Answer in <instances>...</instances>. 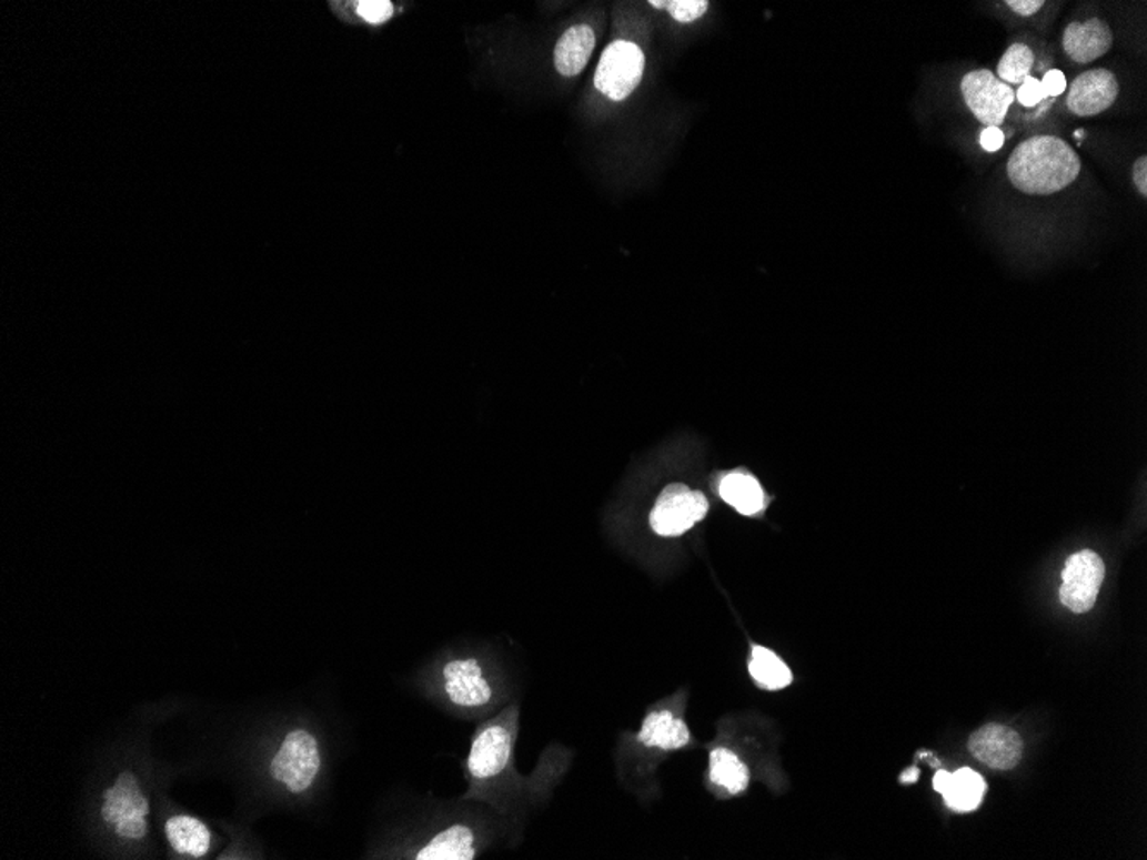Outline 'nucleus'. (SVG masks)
Masks as SVG:
<instances>
[{"label": "nucleus", "instance_id": "4be33fe9", "mask_svg": "<svg viewBox=\"0 0 1147 860\" xmlns=\"http://www.w3.org/2000/svg\"><path fill=\"white\" fill-rule=\"evenodd\" d=\"M708 6L706 0H672L667 4V11L678 23H693L708 11Z\"/></svg>", "mask_w": 1147, "mask_h": 860}, {"label": "nucleus", "instance_id": "f257e3e1", "mask_svg": "<svg viewBox=\"0 0 1147 860\" xmlns=\"http://www.w3.org/2000/svg\"><path fill=\"white\" fill-rule=\"evenodd\" d=\"M1080 169L1083 163L1070 144L1049 134L1023 141L1007 162L1012 186L1030 196L1060 193L1079 178Z\"/></svg>", "mask_w": 1147, "mask_h": 860}, {"label": "nucleus", "instance_id": "9b49d317", "mask_svg": "<svg viewBox=\"0 0 1147 860\" xmlns=\"http://www.w3.org/2000/svg\"><path fill=\"white\" fill-rule=\"evenodd\" d=\"M969 749L980 762L995 770H1012L1023 758L1019 733L1004 725H985L973 733Z\"/></svg>", "mask_w": 1147, "mask_h": 860}, {"label": "nucleus", "instance_id": "cd10ccee", "mask_svg": "<svg viewBox=\"0 0 1147 860\" xmlns=\"http://www.w3.org/2000/svg\"><path fill=\"white\" fill-rule=\"evenodd\" d=\"M1134 184H1136L1137 191L1140 196H1147V156L1143 155L1136 160L1133 169Z\"/></svg>", "mask_w": 1147, "mask_h": 860}, {"label": "nucleus", "instance_id": "7ed1b4c3", "mask_svg": "<svg viewBox=\"0 0 1147 860\" xmlns=\"http://www.w3.org/2000/svg\"><path fill=\"white\" fill-rule=\"evenodd\" d=\"M150 803L141 792L137 777L131 771L119 775L114 787L103 793V821L114 824L115 833L125 840H141L147 837V816Z\"/></svg>", "mask_w": 1147, "mask_h": 860}, {"label": "nucleus", "instance_id": "6e6552de", "mask_svg": "<svg viewBox=\"0 0 1147 860\" xmlns=\"http://www.w3.org/2000/svg\"><path fill=\"white\" fill-rule=\"evenodd\" d=\"M1118 93L1120 87L1114 72L1099 68L1083 72L1071 81L1065 102L1077 118H1095L1117 102Z\"/></svg>", "mask_w": 1147, "mask_h": 860}, {"label": "nucleus", "instance_id": "c85d7f7f", "mask_svg": "<svg viewBox=\"0 0 1147 860\" xmlns=\"http://www.w3.org/2000/svg\"><path fill=\"white\" fill-rule=\"evenodd\" d=\"M948 780H950V773H948V771H938V773L935 775V780H933L936 792L943 793V790L947 789Z\"/></svg>", "mask_w": 1147, "mask_h": 860}, {"label": "nucleus", "instance_id": "0eeeda50", "mask_svg": "<svg viewBox=\"0 0 1147 860\" xmlns=\"http://www.w3.org/2000/svg\"><path fill=\"white\" fill-rule=\"evenodd\" d=\"M1105 579V564L1095 552L1071 555L1062 574L1060 599L1068 610L1086 614L1095 607Z\"/></svg>", "mask_w": 1147, "mask_h": 860}, {"label": "nucleus", "instance_id": "f03ea898", "mask_svg": "<svg viewBox=\"0 0 1147 860\" xmlns=\"http://www.w3.org/2000/svg\"><path fill=\"white\" fill-rule=\"evenodd\" d=\"M322 768L319 742L306 730H294L285 737L270 765V773L292 793H303L313 785Z\"/></svg>", "mask_w": 1147, "mask_h": 860}, {"label": "nucleus", "instance_id": "393cba45", "mask_svg": "<svg viewBox=\"0 0 1147 860\" xmlns=\"http://www.w3.org/2000/svg\"><path fill=\"white\" fill-rule=\"evenodd\" d=\"M1042 90L1045 99L1062 95L1067 90V80H1065L1064 72L1058 71V69H1052V71L1046 72L1042 80Z\"/></svg>", "mask_w": 1147, "mask_h": 860}, {"label": "nucleus", "instance_id": "5701e85b", "mask_svg": "<svg viewBox=\"0 0 1147 860\" xmlns=\"http://www.w3.org/2000/svg\"><path fill=\"white\" fill-rule=\"evenodd\" d=\"M358 14L372 24H382L391 20L394 6L389 0H363L358 4Z\"/></svg>", "mask_w": 1147, "mask_h": 860}, {"label": "nucleus", "instance_id": "20e7f679", "mask_svg": "<svg viewBox=\"0 0 1147 860\" xmlns=\"http://www.w3.org/2000/svg\"><path fill=\"white\" fill-rule=\"evenodd\" d=\"M708 508V500L703 493L675 483L663 489L656 498L650 514V526L658 536H681L694 524L705 519Z\"/></svg>", "mask_w": 1147, "mask_h": 860}, {"label": "nucleus", "instance_id": "bb28decb", "mask_svg": "<svg viewBox=\"0 0 1147 860\" xmlns=\"http://www.w3.org/2000/svg\"><path fill=\"white\" fill-rule=\"evenodd\" d=\"M1008 8L1015 12V14L1023 16V18H1029V16L1036 14L1042 11L1045 2L1043 0H1008Z\"/></svg>", "mask_w": 1147, "mask_h": 860}, {"label": "nucleus", "instance_id": "a211bd4d", "mask_svg": "<svg viewBox=\"0 0 1147 860\" xmlns=\"http://www.w3.org/2000/svg\"><path fill=\"white\" fill-rule=\"evenodd\" d=\"M710 780L720 789L737 796L749 785V770L731 749L716 747L710 755Z\"/></svg>", "mask_w": 1147, "mask_h": 860}, {"label": "nucleus", "instance_id": "9d476101", "mask_svg": "<svg viewBox=\"0 0 1147 860\" xmlns=\"http://www.w3.org/2000/svg\"><path fill=\"white\" fill-rule=\"evenodd\" d=\"M443 690L461 708H481L492 701L493 690L483 677L480 661L459 658L445 664L442 670Z\"/></svg>", "mask_w": 1147, "mask_h": 860}, {"label": "nucleus", "instance_id": "39448f33", "mask_svg": "<svg viewBox=\"0 0 1147 860\" xmlns=\"http://www.w3.org/2000/svg\"><path fill=\"white\" fill-rule=\"evenodd\" d=\"M644 53L636 43L617 40L602 53L595 72V87L610 100L627 99L643 80Z\"/></svg>", "mask_w": 1147, "mask_h": 860}, {"label": "nucleus", "instance_id": "4468645a", "mask_svg": "<svg viewBox=\"0 0 1147 860\" xmlns=\"http://www.w3.org/2000/svg\"><path fill=\"white\" fill-rule=\"evenodd\" d=\"M595 50V33L587 24L569 28L555 47V68L564 77H577Z\"/></svg>", "mask_w": 1147, "mask_h": 860}, {"label": "nucleus", "instance_id": "7c9ffc66", "mask_svg": "<svg viewBox=\"0 0 1147 860\" xmlns=\"http://www.w3.org/2000/svg\"><path fill=\"white\" fill-rule=\"evenodd\" d=\"M667 4L668 2H656V0H652V2H650V6H653L655 9H667Z\"/></svg>", "mask_w": 1147, "mask_h": 860}, {"label": "nucleus", "instance_id": "f3484780", "mask_svg": "<svg viewBox=\"0 0 1147 860\" xmlns=\"http://www.w3.org/2000/svg\"><path fill=\"white\" fill-rule=\"evenodd\" d=\"M165 834L175 852L194 859L207 856L212 841L209 828L191 816H174L169 819L165 822Z\"/></svg>", "mask_w": 1147, "mask_h": 860}, {"label": "nucleus", "instance_id": "a878e982", "mask_svg": "<svg viewBox=\"0 0 1147 860\" xmlns=\"http://www.w3.org/2000/svg\"><path fill=\"white\" fill-rule=\"evenodd\" d=\"M979 143L986 152H998L1005 143L1004 131L1000 128H985L980 133Z\"/></svg>", "mask_w": 1147, "mask_h": 860}, {"label": "nucleus", "instance_id": "ddd939ff", "mask_svg": "<svg viewBox=\"0 0 1147 860\" xmlns=\"http://www.w3.org/2000/svg\"><path fill=\"white\" fill-rule=\"evenodd\" d=\"M637 739L646 747H658L663 750H675L686 747L691 740L686 721L675 717L668 709L653 711L644 718Z\"/></svg>", "mask_w": 1147, "mask_h": 860}, {"label": "nucleus", "instance_id": "6ab92c4d", "mask_svg": "<svg viewBox=\"0 0 1147 860\" xmlns=\"http://www.w3.org/2000/svg\"><path fill=\"white\" fill-rule=\"evenodd\" d=\"M986 783L976 771L969 768L950 773L947 789L943 790V799L948 808L957 812H970L979 806L985 797Z\"/></svg>", "mask_w": 1147, "mask_h": 860}, {"label": "nucleus", "instance_id": "423d86ee", "mask_svg": "<svg viewBox=\"0 0 1147 860\" xmlns=\"http://www.w3.org/2000/svg\"><path fill=\"white\" fill-rule=\"evenodd\" d=\"M962 97L974 118L985 128H1000L1015 102L1014 88L988 69L967 72L960 81Z\"/></svg>", "mask_w": 1147, "mask_h": 860}, {"label": "nucleus", "instance_id": "2eb2a0df", "mask_svg": "<svg viewBox=\"0 0 1147 860\" xmlns=\"http://www.w3.org/2000/svg\"><path fill=\"white\" fill-rule=\"evenodd\" d=\"M476 857V837L466 824H452L416 853L417 860H471Z\"/></svg>", "mask_w": 1147, "mask_h": 860}, {"label": "nucleus", "instance_id": "dca6fc26", "mask_svg": "<svg viewBox=\"0 0 1147 860\" xmlns=\"http://www.w3.org/2000/svg\"><path fill=\"white\" fill-rule=\"evenodd\" d=\"M720 497L743 516H757L766 507V495L754 476L746 473L727 474L720 482Z\"/></svg>", "mask_w": 1147, "mask_h": 860}, {"label": "nucleus", "instance_id": "aec40b11", "mask_svg": "<svg viewBox=\"0 0 1147 860\" xmlns=\"http://www.w3.org/2000/svg\"><path fill=\"white\" fill-rule=\"evenodd\" d=\"M749 674L757 686L768 690L785 689L794 680L791 668L772 649L763 646H753L751 649Z\"/></svg>", "mask_w": 1147, "mask_h": 860}, {"label": "nucleus", "instance_id": "1a4fd4ad", "mask_svg": "<svg viewBox=\"0 0 1147 860\" xmlns=\"http://www.w3.org/2000/svg\"><path fill=\"white\" fill-rule=\"evenodd\" d=\"M511 730L504 725L493 724L481 728L471 743L467 770L474 780H490L507 768L512 755Z\"/></svg>", "mask_w": 1147, "mask_h": 860}, {"label": "nucleus", "instance_id": "412c9836", "mask_svg": "<svg viewBox=\"0 0 1147 860\" xmlns=\"http://www.w3.org/2000/svg\"><path fill=\"white\" fill-rule=\"evenodd\" d=\"M1034 65V52L1024 43H1014L1008 47L1007 52L1002 55L996 74L998 80L1004 81L1008 87H1020L1026 78L1030 77Z\"/></svg>", "mask_w": 1147, "mask_h": 860}, {"label": "nucleus", "instance_id": "c756f323", "mask_svg": "<svg viewBox=\"0 0 1147 860\" xmlns=\"http://www.w3.org/2000/svg\"><path fill=\"white\" fill-rule=\"evenodd\" d=\"M917 777H919V770H917V768H910L909 771L902 773L901 780L907 781V783H913V781L917 780Z\"/></svg>", "mask_w": 1147, "mask_h": 860}, {"label": "nucleus", "instance_id": "f8f14e48", "mask_svg": "<svg viewBox=\"0 0 1147 860\" xmlns=\"http://www.w3.org/2000/svg\"><path fill=\"white\" fill-rule=\"evenodd\" d=\"M1064 52L1070 61L1077 64H1089L1096 59L1103 58L1114 45V33L1111 28L1098 18L1093 20L1074 21L1064 31Z\"/></svg>", "mask_w": 1147, "mask_h": 860}, {"label": "nucleus", "instance_id": "b1692460", "mask_svg": "<svg viewBox=\"0 0 1147 860\" xmlns=\"http://www.w3.org/2000/svg\"><path fill=\"white\" fill-rule=\"evenodd\" d=\"M1015 100H1017L1020 105L1027 107V109L1045 102L1046 99L1045 95H1043L1042 81L1036 80V78L1033 77L1026 78L1024 83L1020 84L1019 90H1017V93H1015Z\"/></svg>", "mask_w": 1147, "mask_h": 860}]
</instances>
